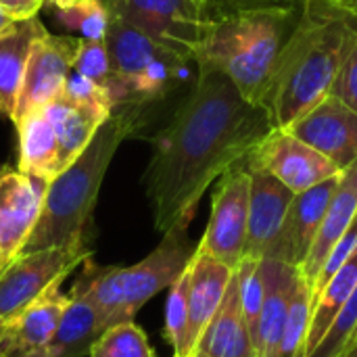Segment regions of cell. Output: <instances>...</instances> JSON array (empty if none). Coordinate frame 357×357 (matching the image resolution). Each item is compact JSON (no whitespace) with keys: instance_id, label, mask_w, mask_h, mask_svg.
Masks as SVG:
<instances>
[{"instance_id":"cell-34","label":"cell","mask_w":357,"mask_h":357,"mask_svg":"<svg viewBox=\"0 0 357 357\" xmlns=\"http://www.w3.org/2000/svg\"><path fill=\"white\" fill-rule=\"evenodd\" d=\"M42 4L44 0H0V6L17 21L38 17V10L42 8Z\"/></svg>"},{"instance_id":"cell-37","label":"cell","mask_w":357,"mask_h":357,"mask_svg":"<svg viewBox=\"0 0 357 357\" xmlns=\"http://www.w3.org/2000/svg\"><path fill=\"white\" fill-rule=\"evenodd\" d=\"M195 2H199V4H203V6H207V8H211L213 4H218V0H195Z\"/></svg>"},{"instance_id":"cell-9","label":"cell","mask_w":357,"mask_h":357,"mask_svg":"<svg viewBox=\"0 0 357 357\" xmlns=\"http://www.w3.org/2000/svg\"><path fill=\"white\" fill-rule=\"evenodd\" d=\"M249 169L247 159L230 167L218 182L211 197V215L199 251L236 270L245 257L249 224Z\"/></svg>"},{"instance_id":"cell-12","label":"cell","mask_w":357,"mask_h":357,"mask_svg":"<svg viewBox=\"0 0 357 357\" xmlns=\"http://www.w3.org/2000/svg\"><path fill=\"white\" fill-rule=\"evenodd\" d=\"M82 38L42 33L31 50L23 84L17 98L13 123L29 111L44 109L63 94L69 71L77 54Z\"/></svg>"},{"instance_id":"cell-24","label":"cell","mask_w":357,"mask_h":357,"mask_svg":"<svg viewBox=\"0 0 357 357\" xmlns=\"http://www.w3.org/2000/svg\"><path fill=\"white\" fill-rule=\"evenodd\" d=\"M94 305L77 291H69V303L50 343L36 357H84L102 333Z\"/></svg>"},{"instance_id":"cell-14","label":"cell","mask_w":357,"mask_h":357,"mask_svg":"<svg viewBox=\"0 0 357 357\" xmlns=\"http://www.w3.org/2000/svg\"><path fill=\"white\" fill-rule=\"evenodd\" d=\"M287 130L324 155L339 172L357 161V113L331 94Z\"/></svg>"},{"instance_id":"cell-27","label":"cell","mask_w":357,"mask_h":357,"mask_svg":"<svg viewBox=\"0 0 357 357\" xmlns=\"http://www.w3.org/2000/svg\"><path fill=\"white\" fill-rule=\"evenodd\" d=\"M310 322H312V291L301 278L289 305V316L284 322L276 357H305Z\"/></svg>"},{"instance_id":"cell-32","label":"cell","mask_w":357,"mask_h":357,"mask_svg":"<svg viewBox=\"0 0 357 357\" xmlns=\"http://www.w3.org/2000/svg\"><path fill=\"white\" fill-rule=\"evenodd\" d=\"M63 94L71 96V98H77L82 102H90V105H96L100 109H107V111H113V102L107 94V90L102 86H98L96 82L84 77L82 73H77L75 69L69 71L67 75V82H65V90Z\"/></svg>"},{"instance_id":"cell-2","label":"cell","mask_w":357,"mask_h":357,"mask_svg":"<svg viewBox=\"0 0 357 357\" xmlns=\"http://www.w3.org/2000/svg\"><path fill=\"white\" fill-rule=\"evenodd\" d=\"M356 38L357 8L351 2H301L299 19L276 61L264 98L274 128H289L331 94Z\"/></svg>"},{"instance_id":"cell-29","label":"cell","mask_w":357,"mask_h":357,"mask_svg":"<svg viewBox=\"0 0 357 357\" xmlns=\"http://www.w3.org/2000/svg\"><path fill=\"white\" fill-rule=\"evenodd\" d=\"M59 21L77 31L82 40H105L109 23H111V8L102 0H73L67 6L56 8Z\"/></svg>"},{"instance_id":"cell-17","label":"cell","mask_w":357,"mask_h":357,"mask_svg":"<svg viewBox=\"0 0 357 357\" xmlns=\"http://www.w3.org/2000/svg\"><path fill=\"white\" fill-rule=\"evenodd\" d=\"M259 266L264 274L266 297H264L257 331L253 337V349H255V357H276L284 322L289 316V305L301 282V274L297 268L274 259H261Z\"/></svg>"},{"instance_id":"cell-22","label":"cell","mask_w":357,"mask_h":357,"mask_svg":"<svg viewBox=\"0 0 357 357\" xmlns=\"http://www.w3.org/2000/svg\"><path fill=\"white\" fill-rule=\"evenodd\" d=\"M195 354L209 357H255L253 339L241 305L236 274H232L222 305L201 335Z\"/></svg>"},{"instance_id":"cell-3","label":"cell","mask_w":357,"mask_h":357,"mask_svg":"<svg viewBox=\"0 0 357 357\" xmlns=\"http://www.w3.org/2000/svg\"><path fill=\"white\" fill-rule=\"evenodd\" d=\"M144 121V105L140 102L113 109L90 144L48 182L42 215L23 253L48 247H88L105 174L121 142L136 134Z\"/></svg>"},{"instance_id":"cell-31","label":"cell","mask_w":357,"mask_h":357,"mask_svg":"<svg viewBox=\"0 0 357 357\" xmlns=\"http://www.w3.org/2000/svg\"><path fill=\"white\" fill-rule=\"evenodd\" d=\"M331 96L339 98L343 105L357 113V38L343 59V65L331 88Z\"/></svg>"},{"instance_id":"cell-19","label":"cell","mask_w":357,"mask_h":357,"mask_svg":"<svg viewBox=\"0 0 357 357\" xmlns=\"http://www.w3.org/2000/svg\"><path fill=\"white\" fill-rule=\"evenodd\" d=\"M357 213V161H354L347 169L341 172L337 188L331 197V203L326 207L318 238L307 255V259L303 261V266L299 268L301 278L305 280V284L314 287L320 270L324 268L328 255L333 253V249L337 247V243L341 241V236L345 234V230L349 228V224L354 222Z\"/></svg>"},{"instance_id":"cell-18","label":"cell","mask_w":357,"mask_h":357,"mask_svg":"<svg viewBox=\"0 0 357 357\" xmlns=\"http://www.w3.org/2000/svg\"><path fill=\"white\" fill-rule=\"evenodd\" d=\"M234 270L213 259L203 251H195L190 261V284H188V356L192 357L197 343L211 318L222 305L226 289L232 280Z\"/></svg>"},{"instance_id":"cell-28","label":"cell","mask_w":357,"mask_h":357,"mask_svg":"<svg viewBox=\"0 0 357 357\" xmlns=\"http://www.w3.org/2000/svg\"><path fill=\"white\" fill-rule=\"evenodd\" d=\"M188 284H190V266L169 287V295L165 303L163 337L174 347V357H190L188 356Z\"/></svg>"},{"instance_id":"cell-1","label":"cell","mask_w":357,"mask_h":357,"mask_svg":"<svg viewBox=\"0 0 357 357\" xmlns=\"http://www.w3.org/2000/svg\"><path fill=\"white\" fill-rule=\"evenodd\" d=\"M272 130L261 105L247 100L222 71L199 67L192 90L159 132L144 172L155 228L190 226L205 190L245 161Z\"/></svg>"},{"instance_id":"cell-35","label":"cell","mask_w":357,"mask_h":357,"mask_svg":"<svg viewBox=\"0 0 357 357\" xmlns=\"http://www.w3.org/2000/svg\"><path fill=\"white\" fill-rule=\"evenodd\" d=\"M15 21H17V19H13V17H10V15H8V13H6V10L0 6V33H2L6 27H10Z\"/></svg>"},{"instance_id":"cell-4","label":"cell","mask_w":357,"mask_h":357,"mask_svg":"<svg viewBox=\"0 0 357 357\" xmlns=\"http://www.w3.org/2000/svg\"><path fill=\"white\" fill-rule=\"evenodd\" d=\"M299 13L301 4L215 13L195 50V65L222 71L247 100L264 107L276 61Z\"/></svg>"},{"instance_id":"cell-6","label":"cell","mask_w":357,"mask_h":357,"mask_svg":"<svg viewBox=\"0 0 357 357\" xmlns=\"http://www.w3.org/2000/svg\"><path fill=\"white\" fill-rule=\"evenodd\" d=\"M105 44L130 100L140 105H149L172 92L186 77L192 63L115 15H111Z\"/></svg>"},{"instance_id":"cell-5","label":"cell","mask_w":357,"mask_h":357,"mask_svg":"<svg viewBox=\"0 0 357 357\" xmlns=\"http://www.w3.org/2000/svg\"><path fill=\"white\" fill-rule=\"evenodd\" d=\"M195 251L188 224H176L163 232V241L144 259L130 268L96 266L88 257L71 291L82 293L94 305L102 328L130 322L146 301L169 289L186 272Z\"/></svg>"},{"instance_id":"cell-11","label":"cell","mask_w":357,"mask_h":357,"mask_svg":"<svg viewBox=\"0 0 357 357\" xmlns=\"http://www.w3.org/2000/svg\"><path fill=\"white\" fill-rule=\"evenodd\" d=\"M247 161L266 169L295 195L341 174L324 155L287 128H274Z\"/></svg>"},{"instance_id":"cell-25","label":"cell","mask_w":357,"mask_h":357,"mask_svg":"<svg viewBox=\"0 0 357 357\" xmlns=\"http://www.w3.org/2000/svg\"><path fill=\"white\" fill-rule=\"evenodd\" d=\"M357 287V247L356 251L341 264V268L328 278L322 291L312 299V322L307 333V354L310 356L316 345L322 341L326 331L331 328L333 320L341 312L343 303Z\"/></svg>"},{"instance_id":"cell-16","label":"cell","mask_w":357,"mask_h":357,"mask_svg":"<svg viewBox=\"0 0 357 357\" xmlns=\"http://www.w3.org/2000/svg\"><path fill=\"white\" fill-rule=\"evenodd\" d=\"M67 303L69 293L65 295L61 284H54L15 318H10L0 339V357L38 356L50 343Z\"/></svg>"},{"instance_id":"cell-20","label":"cell","mask_w":357,"mask_h":357,"mask_svg":"<svg viewBox=\"0 0 357 357\" xmlns=\"http://www.w3.org/2000/svg\"><path fill=\"white\" fill-rule=\"evenodd\" d=\"M44 113L50 119L52 130L56 134L59 163L63 172L90 144L98 128L107 121V117L113 111L61 94L50 105L44 107Z\"/></svg>"},{"instance_id":"cell-30","label":"cell","mask_w":357,"mask_h":357,"mask_svg":"<svg viewBox=\"0 0 357 357\" xmlns=\"http://www.w3.org/2000/svg\"><path fill=\"white\" fill-rule=\"evenodd\" d=\"M357 331V287L343 303L341 312L333 320L331 328L307 357H341L349 347Z\"/></svg>"},{"instance_id":"cell-21","label":"cell","mask_w":357,"mask_h":357,"mask_svg":"<svg viewBox=\"0 0 357 357\" xmlns=\"http://www.w3.org/2000/svg\"><path fill=\"white\" fill-rule=\"evenodd\" d=\"M46 33L38 17L19 19L0 33V117L13 119L36 40Z\"/></svg>"},{"instance_id":"cell-38","label":"cell","mask_w":357,"mask_h":357,"mask_svg":"<svg viewBox=\"0 0 357 357\" xmlns=\"http://www.w3.org/2000/svg\"><path fill=\"white\" fill-rule=\"evenodd\" d=\"M341 357H357V345H356V347H351V349H349L347 354H343Z\"/></svg>"},{"instance_id":"cell-43","label":"cell","mask_w":357,"mask_h":357,"mask_svg":"<svg viewBox=\"0 0 357 357\" xmlns=\"http://www.w3.org/2000/svg\"><path fill=\"white\" fill-rule=\"evenodd\" d=\"M337 2H349V0H337Z\"/></svg>"},{"instance_id":"cell-23","label":"cell","mask_w":357,"mask_h":357,"mask_svg":"<svg viewBox=\"0 0 357 357\" xmlns=\"http://www.w3.org/2000/svg\"><path fill=\"white\" fill-rule=\"evenodd\" d=\"M19 134V163L17 169L50 182L59 172V142L44 109L29 111L15 121Z\"/></svg>"},{"instance_id":"cell-33","label":"cell","mask_w":357,"mask_h":357,"mask_svg":"<svg viewBox=\"0 0 357 357\" xmlns=\"http://www.w3.org/2000/svg\"><path fill=\"white\" fill-rule=\"evenodd\" d=\"M303 0H218L222 10H247V8H268V6H297Z\"/></svg>"},{"instance_id":"cell-39","label":"cell","mask_w":357,"mask_h":357,"mask_svg":"<svg viewBox=\"0 0 357 357\" xmlns=\"http://www.w3.org/2000/svg\"><path fill=\"white\" fill-rule=\"evenodd\" d=\"M356 345H357V331H356V335H354V339H351V343H349V347L345 349V354H347V351H349L351 347H356Z\"/></svg>"},{"instance_id":"cell-8","label":"cell","mask_w":357,"mask_h":357,"mask_svg":"<svg viewBox=\"0 0 357 357\" xmlns=\"http://www.w3.org/2000/svg\"><path fill=\"white\" fill-rule=\"evenodd\" d=\"M88 257H92L90 247H48L21 253L0 274V320L15 318Z\"/></svg>"},{"instance_id":"cell-36","label":"cell","mask_w":357,"mask_h":357,"mask_svg":"<svg viewBox=\"0 0 357 357\" xmlns=\"http://www.w3.org/2000/svg\"><path fill=\"white\" fill-rule=\"evenodd\" d=\"M44 2H48V4H50V6H54V8H61V6L71 4L73 0H44Z\"/></svg>"},{"instance_id":"cell-42","label":"cell","mask_w":357,"mask_h":357,"mask_svg":"<svg viewBox=\"0 0 357 357\" xmlns=\"http://www.w3.org/2000/svg\"><path fill=\"white\" fill-rule=\"evenodd\" d=\"M349 2H351V4H354V6L357 8V0H349Z\"/></svg>"},{"instance_id":"cell-13","label":"cell","mask_w":357,"mask_h":357,"mask_svg":"<svg viewBox=\"0 0 357 357\" xmlns=\"http://www.w3.org/2000/svg\"><path fill=\"white\" fill-rule=\"evenodd\" d=\"M339 176L328 178L320 182L318 186L293 197L289 211L284 215V222L278 234L274 236V241L270 243L264 259H274V261L293 266L297 270L303 266V261L307 259L318 238V232H320L326 207L331 203V197L337 188Z\"/></svg>"},{"instance_id":"cell-26","label":"cell","mask_w":357,"mask_h":357,"mask_svg":"<svg viewBox=\"0 0 357 357\" xmlns=\"http://www.w3.org/2000/svg\"><path fill=\"white\" fill-rule=\"evenodd\" d=\"M86 357H155V349L144 331L130 320L105 328Z\"/></svg>"},{"instance_id":"cell-40","label":"cell","mask_w":357,"mask_h":357,"mask_svg":"<svg viewBox=\"0 0 357 357\" xmlns=\"http://www.w3.org/2000/svg\"><path fill=\"white\" fill-rule=\"evenodd\" d=\"M4 326H6V322H4V320H0V339H2V333H4Z\"/></svg>"},{"instance_id":"cell-7","label":"cell","mask_w":357,"mask_h":357,"mask_svg":"<svg viewBox=\"0 0 357 357\" xmlns=\"http://www.w3.org/2000/svg\"><path fill=\"white\" fill-rule=\"evenodd\" d=\"M109 8L111 15L128 21L192 63L195 50L215 17V13L195 0H111Z\"/></svg>"},{"instance_id":"cell-41","label":"cell","mask_w":357,"mask_h":357,"mask_svg":"<svg viewBox=\"0 0 357 357\" xmlns=\"http://www.w3.org/2000/svg\"><path fill=\"white\" fill-rule=\"evenodd\" d=\"M192 357H209V356H203V354H195Z\"/></svg>"},{"instance_id":"cell-10","label":"cell","mask_w":357,"mask_h":357,"mask_svg":"<svg viewBox=\"0 0 357 357\" xmlns=\"http://www.w3.org/2000/svg\"><path fill=\"white\" fill-rule=\"evenodd\" d=\"M48 182L13 167L0 169V274L23 253L42 215Z\"/></svg>"},{"instance_id":"cell-15","label":"cell","mask_w":357,"mask_h":357,"mask_svg":"<svg viewBox=\"0 0 357 357\" xmlns=\"http://www.w3.org/2000/svg\"><path fill=\"white\" fill-rule=\"evenodd\" d=\"M249 169V224L247 245L243 259H264L270 243L278 234L289 205L295 197L282 182L270 176L266 169L247 161Z\"/></svg>"}]
</instances>
